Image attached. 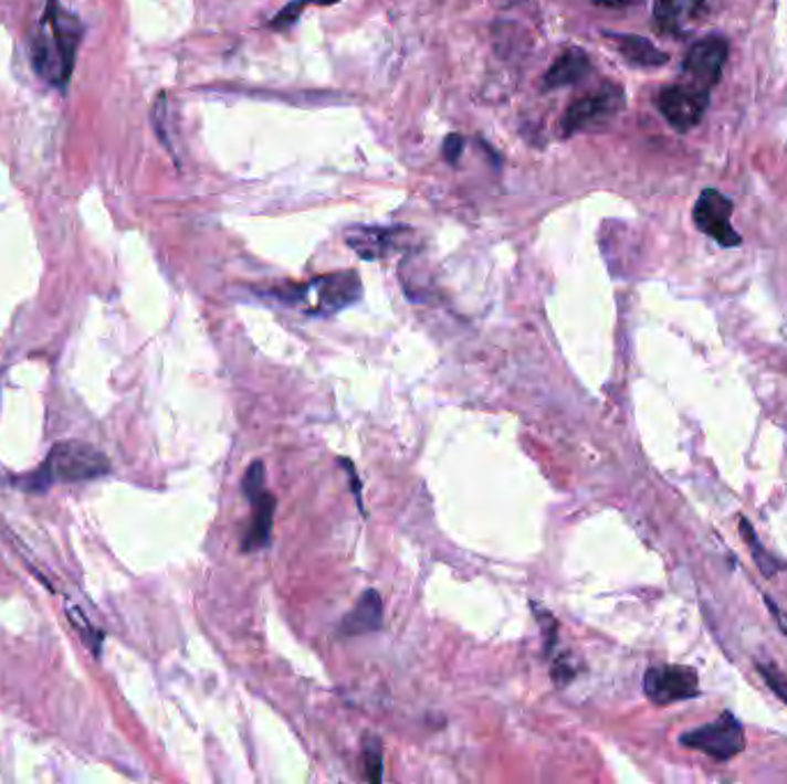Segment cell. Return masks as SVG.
Masks as SVG:
<instances>
[{
	"label": "cell",
	"instance_id": "6da1fadb",
	"mask_svg": "<svg viewBox=\"0 0 787 784\" xmlns=\"http://www.w3.org/2000/svg\"><path fill=\"white\" fill-rule=\"evenodd\" d=\"M81 42V23L65 12L59 0H46V10L31 38L33 70L51 86L65 88L74 72L76 49Z\"/></svg>",
	"mask_w": 787,
	"mask_h": 784
},
{
	"label": "cell",
	"instance_id": "8992f818",
	"mask_svg": "<svg viewBox=\"0 0 787 784\" xmlns=\"http://www.w3.org/2000/svg\"><path fill=\"white\" fill-rule=\"evenodd\" d=\"M735 203L723 195L718 189L707 187L702 189L697 201L693 205V223L700 233L716 240L721 246H739L742 235L730 226V216H733Z\"/></svg>",
	"mask_w": 787,
	"mask_h": 784
},
{
	"label": "cell",
	"instance_id": "7402d4cb",
	"mask_svg": "<svg viewBox=\"0 0 787 784\" xmlns=\"http://www.w3.org/2000/svg\"><path fill=\"white\" fill-rule=\"evenodd\" d=\"M346 467H348V474H350V479H353V492H355V497H357V504H359V509H364V504H361V490H359V479H355V467H353V463L350 460H342Z\"/></svg>",
	"mask_w": 787,
	"mask_h": 784
},
{
	"label": "cell",
	"instance_id": "5b68a950",
	"mask_svg": "<svg viewBox=\"0 0 787 784\" xmlns=\"http://www.w3.org/2000/svg\"><path fill=\"white\" fill-rule=\"evenodd\" d=\"M680 743L684 748L705 752L718 762H727L744 750L746 734L742 722L730 711H723L714 722L695 727V730L682 734Z\"/></svg>",
	"mask_w": 787,
	"mask_h": 784
},
{
	"label": "cell",
	"instance_id": "52a82bcc",
	"mask_svg": "<svg viewBox=\"0 0 787 784\" xmlns=\"http://www.w3.org/2000/svg\"><path fill=\"white\" fill-rule=\"evenodd\" d=\"M657 106L674 131L686 134L705 118L710 93L693 86V83L691 86H668L659 93Z\"/></svg>",
	"mask_w": 787,
	"mask_h": 784
},
{
	"label": "cell",
	"instance_id": "3957f363",
	"mask_svg": "<svg viewBox=\"0 0 787 784\" xmlns=\"http://www.w3.org/2000/svg\"><path fill=\"white\" fill-rule=\"evenodd\" d=\"M108 469L111 463L97 446L81 439H65L53 444L44 467L35 476V486L46 488L51 484L91 481L108 474Z\"/></svg>",
	"mask_w": 787,
	"mask_h": 784
},
{
	"label": "cell",
	"instance_id": "8fae6325",
	"mask_svg": "<svg viewBox=\"0 0 787 784\" xmlns=\"http://www.w3.org/2000/svg\"><path fill=\"white\" fill-rule=\"evenodd\" d=\"M705 0H652L654 23L663 35L684 38L705 17Z\"/></svg>",
	"mask_w": 787,
	"mask_h": 784
},
{
	"label": "cell",
	"instance_id": "7c38bea8",
	"mask_svg": "<svg viewBox=\"0 0 787 784\" xmlns=\"http://www.w3.org/2000/svg\"><path fill=\"white\" fill-rule=\"evenodd\" d=\"M589 72H592V63H589V55L583 49H567L562 51L548 72L544 74V88L555 91V88H567L574 83L583 81Z\"/></svg>",
	"mask_w": 787,
	"mask_h": 784
},
{
	"label": "cell",
	"instance_id": "44dd1931",
	"mask_svg": "<svg viewBox=\"0 0 787 784\" xmlns=\"http://www.w3.org/2000/svg\"><path fill=\"white\" fill-rule=\"evenodd\" d=\"M463 146H465L463 136L449 134V136L444 138V144H442V157H444V161L457 163V161L461 159V155H463Z\"/></svg>",
	"mask_w": 787,
	"mask_h": 784
},
{
	"label": "cell",
	"instance_id": "ffe728a7",
	"mask_svg": "<svg viewBox=\"0 0 787 784\" xmlns=\"http://www.w3.org/2000/svg\"><path fill=\"white\" fill-rule=\"evenodd\" d=\"M757 671H760L767 686L778 695V699H783V702L787 704V677L783 675V671L776 665H763V663L757 665Z\"/></svg>",
	"mask_w": 787,
	"mask_h": 784
},
{
	"label": "cell",
	"instance_id": "2e32d148",
	"mask_svg": "<svg viewBox=\"0 0 787 784\" xmlns=\"http://www.w3.org/2000/svg\"><path fill=\"white\" fill-rule=\"evenodd\" d=\"M739 531H742L744 541L748 543V550H751V554H753V564L757 566V571H760L765 578H774L778 571H783V569L787 566V564L780 562V559H776L772 552H767V550L763 548L760 539H757V534H755L753 525H751L746 518L739 520Z\"/></svg>",
	"mask_w": 787,
	"mask_h": 784
},
{
	"label": "cell",
	"instance_id": "9a60e30c",
	"mask_svg": "<svg viewBox=\"0 0 787 784\" xmlns=\"http://www.w3.org/2000/svg\"><path fill=\"white\" fill-rule=\"evenodd\" d=\"M251 507H254V516H251V525L246 529V537L242 539V550L244 552L261 550V548H265L270 543L276 499L267 490H263L259 497L251 499Z\"/></svg>",
	"mask_w": 787,
	"mask_h": 784
},
{
	"label": "cell",
	"instance_id": "7a4b0ae2",
	"mask_svg": "<svg viewBox=\"0 0 787 784\" xmlns=\"http://www.w3.org/2000/svg\"><path fill=\"white\" fill-rule=\"evenodd\" d=\"M274 295L288 304H300L312 316H332L348 309L361 297V282L357 272L346 269L316 276L314 282L302 286L274 290Z\"/></svg>",
	"mask_w": 787,
	"mask_h": 784
},
{
	"label": "cell",
	"instance_id": "5bb4252c",
	"mask_svg": "<svg viewBox=\"0 0 787 784\" xmlns=\"http://www.w3.org/2000/svg\"><path fill=\"white\" fill-rule=\"evenodd\" d=\"M382 626V598L376 590L364 592L361 598L357 601V605L353 607V612L346 614V619L339 628V633L344 637L348 635H364V633H374Z\"/></svg>",
	"mask_w": 787,
	"mask_h": 784
},
{
	"label": "cell",
	"instance_id": "4fadbf2b",
	"mask_svg": "<svg viewBox=\"0 0 787 784\" xmlns=\"http://www.w3.org/2000/svg\"><path fill=\"white\" fill-rule=\"evenodd\" d=\"M610 44L622 53V59L633 67H661L670 61V55L654 46L650 40L629 33H606Z\"/></svg>",
	"mask_w": 787,
	"mask_h": 784
},
{
	"label": "cell",
	"instance_id": "9c48e42d",
	"mask_svg": "<svg viewBox=\"0 0 787 784\" xmlns=\"http://www.w3.org/2000/svg\"><path fill=\"white\" fill-rule=\"evenodd\" d=\"M727 53H730L727 40H723L718 35L697 40L689 49L686 61H684V72L693 81V86L710 93L721 81L723 67L727 63Z\"/></svg>",
	"mask_w": 787,
	"mask_h": 784
},
{
	"label": "cell",
	"instance_id": "ba28073f",
	"mask_svg": "<svg viewBox=\"0 0 787 784\" xmlns=\"http://www.w3.org/2000/svg\"><path fill=\"white\" fill-rule=\"evenodd\" d=\"M642 686L644 695L659 707H668L672 702H682V699H693L700 695L697 671L684 665L650 667Z\"/></svg>",
	"mask_w": 787,
	"mask_h": 784
},
{
	"label": "cell",
	"instance_id": "277c9868",
	"mask_svg": "<svg viewBox=\"0 0 787 784\" xmlns=\"http://www.w3.org/2000/svg\"><path fill=\"white\" fill-rule=\"evenodd\" d=\"M625 104H627L625 91L620 86H615V83H604L601 88L576 99L567 108L565 118H562V123H559V129L565 136H571L578 131L604 129L622 114Z\"/></svg>",
	"mask_w": 787,
	"mask_h": 784
},
{
	"label": "cell",
	"instance_id": "e0dca14e",
	"mask_svg": "<svg viewBox=\"0 0 787 784\" xmlns=\"http://www.w3.org/2000/svg\"><path fill=\"white\" fill-rule=\"evenodd\" d=\"M364 762H367L369 782H382V743L369 737L364 741Z\"/></svg>",
	"mask_w": 787,
	"mask_h": 784
},
{
	"label": "cell",
	"instance_id": "30bf717a",
	"mask_svg": "<svg viewBox=\"0 0 787 784\" xmlns=\"http://www.w3.org/2000/svg\"><path fill=\"white\" fill-rule=\"evenodd\" d=\"M346 244L364 261H380L408 248L410 231L382 229V226H355L346 231Z\"/></svg>",
	"mask_w": 787,
	"mask_h": 784
},
{
	"label": "cell",
	"instance_id": "d6986e66",
	"mask_svg": "<svg viewBox=\"0 0 787 784\" xmlns=\"http://www.w3.org/2000/svg\"><path fill=\"white\" fill-rule=\"evenodd\" d=\"M242 488H244V495L249 501L265 490V465L261 460H254L246 467Z\"/></svg>",
	"mask_w": 787,
	"mask_h": 784
},
{
	"label": "cell",
	"instance_id": "ac0fdd59",
	"mask_svg": "<svg viewBox=\"0 0 787 784\" xmlns=\"http://www.w3.org/2000/svg\"><path fill=\"white\" fill-rule=\"evenodd\" d=\"M308 3H314V0H291V3L284 10H279L270 21L272 31H288V28H293Z\"/></svg>",
	"mask_w": 787,
	"mask_h": 784
}]
</instances>
